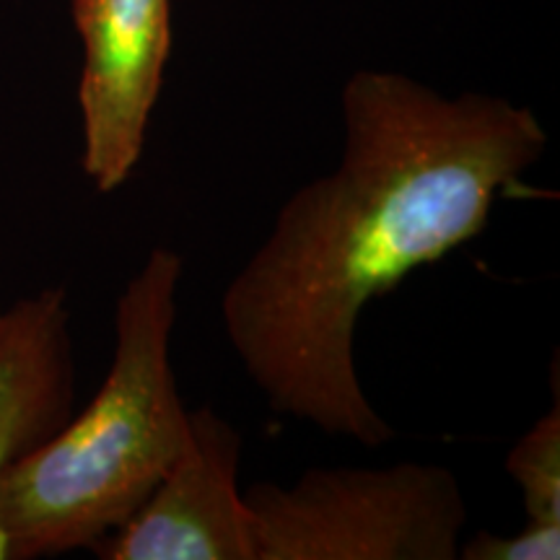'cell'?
Masks as SVG:
<instances>
[{
	"label": "cell",
	"instance_id": "6da1fadb",
	"mask_svg": "<svg viewBox=\"0 0 560 560\" xmlns=\"http://www.w3.org/2000/svg\"><path fill=\"white\" fill-rule=\"evenodd\" d=\"M545 149L527 107L359 70L342 89L340 164L283 202L221 299L231 348L270 408L369 450L389 444L395 429L355 371L363 310L472 242Z\"/></svg>",
	"mask_w": 560,
	"mask_h": 560
},
{
	"label": "cell",
	"instance_id": "7a4b0ae2",
	"mask_svg": "<svg viewBox=\"0 0 560 560\" xmlns=\"http://www.w3.org/2000/svg\"><path fill=\"white\" fill-rule=\"evenodd\" d=\"M185 272L156 247L115 306V353L100 392L50 441L0 480L5 560L94 550L164 478L187 441V410L172 369V332Z\"/></svg>",
	"mask_w": 560,
	"mask_h": 560
},
{
	"label": "cell",
	"instance_id": "3957f363",
	"mask_svg": "<svg viewBox=\"0 0 560 560\" xmlns=\"http://www.w3.org/2000/svg\"><path fill=\"white\" fill-rule=\"evenodd\" d=\"M255 560H454L467 501L450 467H312L242 490Z\"/></svg>",
	"mask_w": 560,
	"mask_h": 560
},
{
	"label": "cell",
	"instance_id": "277c9868",
	"mask_svg": "<svg viewBox=\"0 0 560 560\" xmlns=\"http://www.w3.org/2000/svg\"><path fill=\"white\" fill-rule=\"evenodd\" d=\"M83 42L81 166L100 192L136 172L172 47V0H73Z\"/></svg>",
	"mask_w": 560,
	"mask_h": 560
},
{
	"label": "cell",
	"instance_id": "5b68a950",
	"mask_svg": "<svg viewBox=\"0 0 560 560\" xmlns=\"http://www.w3.org/2000/svg\"><path fill=\"white\" fill-rule=\"evenodd\" d=\"M242 436L210 405L187 412V441L149 501L96 545L102 560H255L240 490Z\"/></svg>",
	"mask_w": 560,
	"mask_h": 560
},
{
	"label": "cell",
	"instance_id": "8992f818",
	"mask_svg": "<svg viewBox=\"0 0 560 560\" xmlns=\"http://www.w3.org/2000/svg\"><path fill=\"white\" fill-rule=\"evenodd\" d=\"M75 412L68 296L45 289L0 310V480ZM0 560H5L0 537Z\"/></svg>",
	"mask_w": 560,
	"mask_h": 560
},
{
	"label": "cell",
	"instance_id": "52a82bcc",
	"mask_svg": "<svg viewBox=\"0 0 560 560\" xmlns=\"http://www.w3.org/2000/svg\"><path fill=\"white\" fill-rule=\"evenodd\" d=\"M506 472L522 490L529 524L560 527V402L511 446Z\"/></svg>",
	"mask_w": 560,
	"mask_h": 560
},
{
	"label": "cell",
	"instance_id": "ba28073f",
	"mask_svg": "<svg viewBox=\"0 0 560 560\" xmlns=\"http://www.w3.org/2000/svg\"><path fill=\"white\" fill-rule=\"evenodd\" d=\"M462 560H558L560 527L548 524H524L514 537H499L490 532H475L459 545Z\"/></svg>",
	"mask_w": 560,
	"mask_h": 560
}]
</instances>
